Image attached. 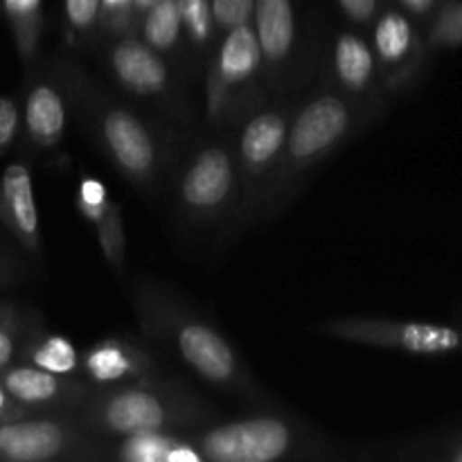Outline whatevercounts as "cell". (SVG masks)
I'll return each mask as SVG.
<instances>
[{
  "label": "cell",
  "instance_id": "obj_18",
  "mask_svg": "<svg viewBox=\"0 0 462 462\" xmlns=\"http://www.w3.org/2000/svg\"><path fill=\"white\" fill-rule=\"evenodd\" d=\"M152 374H158V359L126 337H104L81 352V377L95 388L120 386Z\"/></svg>",
  "mask_w": 462,
  "mask_h": 462
},
{
  "label": "cell",
  "instance_id": "obj_30",
  "mask_svg": "<svg viewBox=\"0 0 462 462\" xmlns=\"http://www.w3.org/2000/svg\"><path fill=\"white\" fill-rule=\"evenodd\" d=\"M18 138H21L18 95H0V158L18 147Z\"/></svg>",
  "mask_w": 462,
  "mask_h": 462
},
{
  "label": "cell",
  "instance_id": "obj_3",
  "mask_svg": "<svg viewBox=\"0 0 462 462\" xmlns=\"http://www.w3.org/2000/svg\"><path fill=\"white\" fill-rule=\"evenodd\" d=\"M377 120V113L323 79L302 90L289 122L280 167L257 208L255 224L282 215L300 197L316 170Z\"/></svg>",
  "mask_w": 462,
  "mask_h": 462
},
{
  "label": "cell",
  "instance_id": "obj_27",
  "mask_svg": "<svg viewBox=\"0 0 462 462\" xmlns=\"http://www.w3.org/2000/svg\"><path fill=\"white\" fill-rule=\"evenodd\" d=\"M27 311L30 310L21 307L16 300H0V373L18 359Z\"/></svg>",
  "mask_w": 462,
  "mask_h": 462
},
{
  "label": "cell",
  "instance_id": "obj_5",
  "mask_svg": "<svg viewBox=\"0 0 462 462\" xmlns=\"http://www.w3.org/2000/svg\"><path fill=\"white\" fill-rule=\"evenodd\" d=\"M206 462H343L364 460L361 447L334 440L298 415L255 406L248 415L217 420L189 431Z\"/></svg>",
  "mask_w": 462,
  "mask_h": 462
},
{
  "label": "cell",
  "instance_id": "obj_10",
  "mask_svg": "<svg viewBox=\"0 0 462 462\" xmlns=\"http://www.w3.org/2000/svg\"><path fill=\"white\" fill-rule=\"evenodd\" d=\"M300 97V95H298ZM298 97L262 99L248 108L233 126V152L237 162L239 189H242V210H239V233L255 226L257 208L273 180L282 158L289 122Z\"/></svg>",
  "mask_w": 462,
  "mask_h": 462
},
{
  "label": "cell",
  "instance_id": "obj_2",
  "mask_svg": "<svg viewBox=\"0 0 462 462\" xmlns=\"http://www.w3.org/2000/svg\"><path fill=\"white\" fill-rule=\"evenodd\" d=\"M129 302L143 337L179 361L192 377L253 409L269 404V395L242 352L183 293L158 280L135 278Z\"/></svg>",
  "mask_w": 462,
  "mask_h": 462
},
{
  "label": "cell",
  "instance_id": "obj_1",
  "mask_svg": "<svg viewBox=\"0 0 462 462\" xmlns=\"http://www.w3.org/2000/svg\"><path fill=\"white\" fill-rule=\"evenodd\" d=\"M63 52L72 120L99 156L144 199L162 194L176 156V135L162 122L86 70L75 54Z\"/></svg>",
  "mask_w": 462,
  "mask_h": 462
},
{
  "label": "cell",
  "instance_id": "obj_24",
  "mask_svg": "<svg viewBox=\"0 0 462 462\" xmlns=\"http://www.w3.org/2000/svg\"><path fill=\"white\" fill-rule=\"evenodd\" d=\"M102 32V0H61V50L90 54Z\"/></svg>",
  "mask_w": 462,
  "mask_h": 462
},
{
  "label": "cell",
  "instance_id": "obj_8",
  "mask_svg": "<svg viewBox=\"0 0 462 462\" xmlns=\"http://www.w3.org/2000/svg\"><path fill=\"white\" fill-rule=\"evenodd\" d=\"M203 77V129H230L248 108L271 97L253 25L235 27L217 39Z\"/></svg>",
  "mask_w": 462,
  "mask_h": 462
},
{
  "label": "cell",
  "instance_id": "obj_29",
  "mask_svg": "<svg viewBox=\"0 0 462 462\" xmlns=\"http://www.w3.org/2000/svg\"><path fill=\"white\" fill-rule=\"evenodd\" d=\"M135 32L134 0H102V32L104 36H117Z\"/></svg>",
  "mask_w": 462,
  "mask_h": 462
},
{
  "label": "cell",
  "instance_id": "obj_32",
  "mask_svg": "<svg viewBox=\"0 0 462 462\" xmlns=\"http://www.w3.org/2000/svg\"><path fill=\"white\" fill-rule=\"evenodd\" d=\"M400 9H404L424 32L431 25L433 16H436L438 7H440L442 0H393Z\"/></svg>",
  "mask_w": 462,
  "mask_h": 462
},
{
  "label": "cell",
  "instance_id": "obj_22",
  "mask_svg": "<svg viewBox=\"0 0 462 462\" xmlns=\"http://www.w3.org/2000/svg\"><path fill=\"white\" fill-rule=\"evenodd\" d=\"M135 34H138L149 48H153L158 54H162L167 61L174 63L176 68H180V70L188 72V75L192 72L188 59V48H185L183 25H180L179 3H176V0H158V3H153L152 7L144 12V16L140 18Z\"/></svg>",
  "mask_w": 462,
  "mask_h": 462
},
{
  "label": "cell",
  "instance_id": "obj_28",
  "mask_svg": "<svg viewBox=\"0 0 462 462\" xmlns=\"http://www.w3.org/2000/svg\"><path fill=\"white\" fill-rule=\"evenodd\" d=\"M212 23H215L217 36L235 30V27L251 25L255 0H210Z\"/></svg>",
  "mask_w": 462,
  "mask_h": 462
},
{
  "label": "cell",
  "instance_id": "obj_12",
  "mask_svg": "<svg viewBox=\"0 0 462 462\" xmlns=\"http://www.w3.org/2000/svg\"><path fill=\"white\" fill-rule=\"evenodd\" d=\"M316 77L328 81L343 95L364 104L379 117L386 113L391 95L386 93L379 72L377 57L368 32L350 25L329 27L323 41L319 39Z\"/></svg>",
  "mask_w": 462,
  "mask_h": 462
},
{
  "label": "cell",
  "instance_id": "obj_21",
  "mask_svg": "<svg viewBox=\"0 0 462 462\" xmlns=\"http://www.w3.org/2000/svg\"><path fill=\"white\" fill-rule=\"evenodd\" d=\"M57 374H81V352L66 334L52 332L36 310L27 311L18 359Z\"/></svg>",
  "mask_w": 462,
  "mask_h": 462
},
{
  "label": "cell",
  "instance_id": "obj_4",
  "mask_svg": "<svg viewBox=\"0 0 462 462\" xmlns=\"http://www.w3.org/2000/svg\"><path fill=\"white\" fill-rule=\"evenodd\" d=\"M162 192L180 228L217 235L221 242L233 239L239 233L242 189L230 129L201 126V131L185 135Z\"/></svg>",
  "mask_w": 462,
  "mask_h": 462
},
{
  "label": "cell",
  "instance_id": "obj_7",
  "mask_svg": "<svg viewBox=\"0 0 462 462\" xmlns=\"http://www.w3.org/2000/svg\"><path fill=\"white\" fill-rule=\"evenodd\" d=\"M90 54L117 93L162 122L176 138L192 134L194 108L183 81L188 72L149 48L135 32L104 36Z\"/></svg>",
  "mask_w": 462,
  "mask_h": 462
},
{
  "label": "cell",
  "instance_id": "obj_19",
  "mask_svg": "<svg viewBox=\"0 0 462 462\" xmlns=\"http://www.w3.org/2000/svg\"><path fill=\"white\" fill-rule=\"evenodd\" d=\"M75 208L81 219L93 226L99 251H102L106 264L111 266L113 273L122 278L126 273V262H129L125 217H122L120 206L113 201L104 180L90 174L81 176L77 180Z\"/></svg>",
  "mask_w": 462,
  "mask_h": 462
},
{
  "label": "cell",
  "instance_id": "obj_31",
  "mask_svg": "<svg viewBox=\"0 0 462 462\" xmlns=\"http://www.w3.org/2000/svg\"><path fill=\"white\" fill-rule=\"evenodd\" d=\"M334 5L341 12V16L346 18V23L368 32L377 14L386 5V0H334Z\"/></svg>",
  "mask_w": 462,
  "mask_h": 462
},
{
  "label": "cell",
  "instance_id": "obj_33",
  "mask_svg": "<svg viewBox=\"0 0 462 462\" xmlns=\"http://www.w3.org/2000/svg\"><path fill=\"white\" fill-rule=\"evenodd\" d=\"M21 278H23L21 262H18L14 255H9L5 248H0V291L18 284V280Z\"/></svg>",
  "mask_w": 462,
  "mask_h": 462
},
{
  "label": "cell",
  "instance_id": "obj_15",
  "mask_svg": "<svg viewBox=\"0 0 462 462\" xmlns=\"http://www.w3.org/2000/svg\"><path fill=\"white\" fill-rule=\"evenodd\" d=\"M368 36L382 72L383 88L391 99L415 88L427 72L431 57L422 27L393 0H386L370 25Z\"/></svg>",
  "mask_w": 462,
  "mask_h": 462
},
{
  "label": "cell",
  "instance_id": "obj_6",
  "mask_svg": "<svg viewBox=\"0 0 462 462\" xmlns=\"http://www.w3.org/2000/svg\"><path fill=\"white\" fill-rule=\"evenodd\" d=\"M75 420L95 438H122L134 433H189L221 420L217 406L203 400L188 383L161 374L95 388Z\"/></svg>",
  "mask_w": 462,
  "mask_h": 462
},
{
  "label": "cell",
  "instance_id": "obj_16",
  "mask_svg": "<svg viewBox=\"0 0 462 462\" xmlns=\"http://www.w3.org/2000/svg\"><path fill=\"white\" fill-rule=\"evenodd\" d=\"M0 382L32 415H77L95 391L81 374L48 373L23 361L7 365Z\"/></svg>",
  "mask_w": 462,
  "mask_h": 462
},
{
  "label": "cell",
  "instance_id": "obj_20",
  "mask_svg": "<svg viewBox=\"0 0 462 462\" xmlns=\"http://www.w3.org/2000/svg\"><path fill=\"white\" fill-rule=\"evenodd\" d=\"M104 462H206L189 433L149 431L104 438Z\"/></svg>",
  "mask_w": 462,
  "mask_h": 462
},
{
  "label": "cell",
  "instance_id": "obj_13",
  "mask_svg": "<svg viewBox=\"0 0 462 462\" xmlns=\"http://www.w3.org/2000/svg\"><path fill=\"white\" fill-rule=\"evenodd\" d=\"M0 462H104V438L75 415H30L0 424Z\"/></svg>",
  "mask_w": 462,
  "mask_h": 462
},
{
  "label": "cell",
  "instance_id": "obj_34",
  "mask_svg": "<svg viewBox=\"0 0 462 462\" xmlns=\"http://www.w3.org/2000/svg\"><path fill=\"white\" fill-rule=\"evenodd\" d=\"M30 415H32L30 411H27L23 404H18V402L9 395L7 388L3 386V382H0V424L14 422V420L30 418Z\"/></svg>",
  "mask_w": 462,
  "mask_h": 462
},
{
  "label": "cell",
  "instance_id": "obj_35",
  "mask_svg": "<svg viewBox=\"0 0 462 462\" xmlns=\"http://www.w3.org/2000/svg\"><path fill=\"white\" fill-rule=\"evenodd\" d=\"M153 3H158V0H134V16H135V30H138V23L140 18L144 16V12H147L149 7H152Z\"/></svg>",
  "mask_w": 462,
  "mask_h": 462
},
{
  "label": "cell",
  "instance_id": "obj_26",
  "mask_svg": "<svg viewBox=\"0 0 462 462\" xmlns=\"http://www.w3.org/2000/svg\"><path fill=\"white\" fill-rule=\"evenodd\" d=\"M429 48H462V0H442L431 25L424 32Z\"/></svg>",
  "mask_w": 462,
  "mask_h": 462
},
{
  "label": "cell",
  "instance_id": "obj_14",
  "mask_svg": "<svg viewBox=\"0 0 462 462\" xmlns=\"http://www.w3.org/2000/svg\"><path fill=\"white\" fill-rule=\"evenodd\" d=\"M316 332L355 346L400 350L415 356H445L462 350V329L449 325L393 320L379 316H338L316 325Z\"/></svg>",
  "mask_w": 462,
  "mask_h": 462
},
{
  "label": "cell",
  "instance_id": "obj_11",
  "mask_svg": "<svg viewBox=\"0 0 462 462\" xmlns=\"http://www.w3.org/2000/svg\"><path fill=\"white\" fill-rule=\"evenodd\" d=\"M21 138L18 152L30 161L57 158L72 122V99L63 70V52L41 54L25 66L21 81Z\"/></svg>",
  "mask_w": 462,
  "mask_h": 462
},
{
  "label": "cell",
  "instance_id": "obj_17",
  "mask_svg": "<svg viewBox=\"0 0 462 462\" xmlns=\"http://www.w3.org/2000/svg\"><path fill=\"white\" fill-rule=\"evenodd\" d=\"M0 226L32 260H43V233L36 208L34 180L25 158L9 162L0 174Z\"/></svg>",
  "mask_w": 462,
  "mask_h": 462
},
{
  "label": "cell",
  "instance_id": "obj_25",
  "mask_svg": "<svg viewBox=\"0 0 462 462\" xmlns=\"http://www.w3.org/2000/svg\"><path fill=\"white\" fill-rule=\"evenodd\" d=\"M179 3L180 25H183L185 48L192 72L203 70L206 59L210 57L217 43L215 23H212L210 0H176Z\"/></svg>",
  "mask_w": 462,
  "mask_h": 462
},
{
  "label": "cell",
  "instance_id": "obj_23",
  "mask_svg": "<svg viewBox=\"0 0 462 462\" xmlns=\"http://www.w3.org/2000/svg\"><path fill=\"white\" fill-rule=\"evenodd\" d=\"M0 16L7 23L14 50L23 68L34 63L43 54L45 7L43 0H0Z\"/></svg>",
  "mask_w": 462,
  "mask_h": 462
},
{
  "label": "cell",
  "instance_id": "obj_9",
  "mask_svg": "<svg viewBox=\"0 0 462 462\" xmlns=\"http://www.w3.org/2000/svg\"><path fill=\"white\" fill-rule=\"evenodd\" d=\"M253 30L264 61L266 88L298 97L314 81L319 39L311 34L305 0H255Z\"/></svg>",
  "mask_w": 462,
  "mask_h": 462
}]
</instances>
